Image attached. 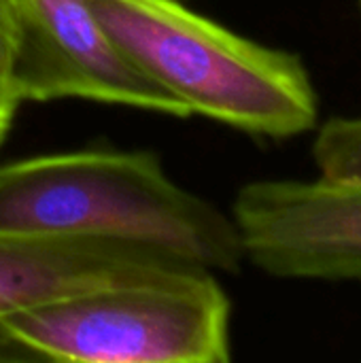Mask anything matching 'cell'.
Masks as SVG:
<instances>
[{
  "mask_svg": "<svg viewBox=\"0 0 361 363\" xmlns=\"http://www.w3.org/2000/svg\"><path fill=\"white\" fill-rule=\"evenodd\" d=\"M11 47H13V0H0V98H9V100H11L9 96Z\"/></svg>",
  "mask_w": 361,
  "mask_h": 363,
  "instance_id": "ba28073f",
  "label": "cell"
},
{
  "mask_svg": "<svg viewBox=\"0 0 361 363\" xmlns=\"http://www.w3.org/2000/svg\"><path fill=\"white\" fill-rule=\"evenodd\" d=\"M202 268L143 245L0 228V321L64 296L138 283H166Z\"/></svg>",
  "mask_w": 361,
  "mask_h": 363,
  "instance_id": "8992f818",
  "label": "cell"
},
{
  "mask_svg": "<svg viewBox=\"0 0 361 363\" xmlns=\"http://www.w3.org/2000/svg\"><path fill=\"white\" fill-rule=\"evenodd\" d=\"M317 179L361 187V115L332 117L317 128L311 149Z\"/></svg>",
  "mask_w": 361,
  "mask_h": 363,
  "instance_id": "52a82bcc",
  "label": "cell"
},
{
  "mask_svg": "<svg viewBox=\"0 0 361 363\" xmlns=\"http://www.w3.org/2000/svg\"><path fill=\"white\" fill-rule=\"evenodd\" d=\"M357 2H360V4H361V0H357Z\"/></svg>",
  "mask_w": 361,
  "mask_h": 363,
  "instance_id": "30bf717a",
  "label": "cell"
},
{
  "mask_svg": "<svg viewBox=\"0 0 361 363\" xmlns=\"http://www.w3.org/2000/svg\"><path fill=\"white\" fill-rule=\"evenodd\" d=\"M228 363L232 302L215 272L98 287L0 321V362Z\"/></svg>",
  "mask_w": 361,
  "mask_h": 363,
  "instance_id": "3957f363",
  "label": "cell"
},
{
  "mask_svg": "<svg viewBox=\"0 0 361 363\" xmlns=\"http://www.w3.org/2000/svg\"><path fill=\"white\" fill-rule=\"evenodd\" d=\"M19 104H15L13 100L9 98H0V149L11 132V125H13V119H15V113H17Z\"/></svg>",
  "mask_w": 361,
  "mask_h": 363,
  "instance_id": "9c48e42d",
  "label": "cell"
},
{
  "mask_svg": "<svg viewBox=\"0 0 361 363\" xmlns=\"http://www.w3.org/2000/svg\"><path fill=\"white\" fill-rule=\"evenodd\" d=\"M0 228L111 238L209 272H240L232 215L181 187L149 149H77L0 164Z\"/></svg>",
  "mask_w": 361,
  "mask_h": 363,
  "instance_id": "6da1fadb",
  "label": "cell"
},
{
  "mask_svg": "<svg viewBox=\"0 0 361 363\" xmlns=\"http://www.w3.org/2000/svg\"><path fill=\"white\" fill-rule=\"evenodd\" d=\"M187 0H91L106 30L191 115L285 140L319 121V94L298 53L247 38Z\"/></svg>",
  "mask_w": 361,
  "mask_h": 363,
  "instance_id": "7a4b0ae2",
  "label": "cell"
},
{
  "mask_svg": "<svg viewBox=\"0 0 361 363\" xmlns=\"http://www.w3.org/2000/svg\"><path fill=\"white\" fill-rule=\"evenodd\" d=\"M230 215L245 259L264 274L361 283V187L257 179L236 191Z\"/></svg>",
  "mask_w": 361,
  "mask_h": 363,
  "instance_id": "5b68a950",
  "label": "cell"
},
{
  "mask_svg": "<svg viewBox=\"0 0 361 363\" xmlns=\"http://www.w3.org/2000/svg\"><path fill=\"white\" fill-rule=\"evenodd\" d=\"M9 96L17 104L74 98L191 117L117 43L91 0H13Z\"/></svg>",
  "mask_w": 361,
  "mask_h": 363,
  "instance_id": "277c9868",
  "label": "cell"
}]
</instances>
